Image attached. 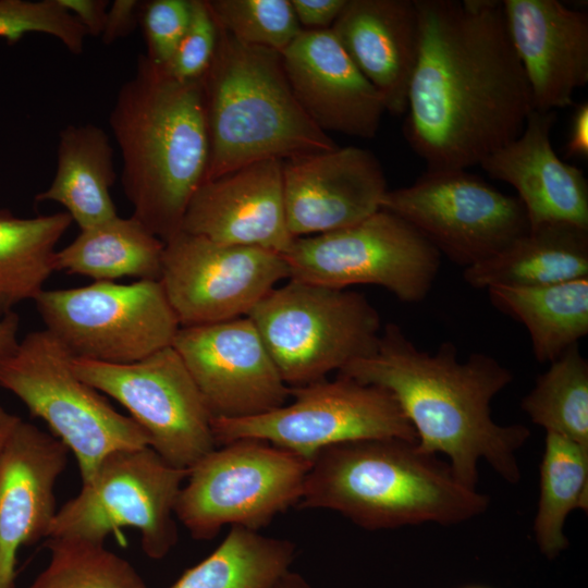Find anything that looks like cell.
<instances>
[{
    "label": "cell",
    "instance_id": "cell-1",
    "mask_svg": "<svg viewBox=\"0 0 588 588\" xmlns=\"http://www.w3.org/2000/svg\"><path fill=\"white\" fill-rule=\"evenodd\" d=\"M416 65L403 133L427 170L479 166L534 110L500 0H415Z\"/></svg>",
    "mask_w": 588,
    "mask_h": 588
},
{
    "label": "cell",
    "instance_id": "cell-2",
    "mask_svg": "<svg viewBox=\"0 0 588 588\" xmlns=\"http://www.w3.org/2000/svg\"><path fill=\"white\" fill-rule=\"evenodd\" d=\"M445 341L436 352L417 347L396 323H387L376 351L339 375L387 390L397 402L426 454H443L464 486L476 489L486 461L510 483L520 479L517 452L530 437L522 424L500 425L492 400L512 381V371L486 353L460 360Z\"/></svg>",
    "mask_w": 588,
    "mask_h": 588
},
{
    "label": "cell",
    "instance_id": "cell-3",
    "mask_svg": "<svg viewBox=\"0 0 588 588\" xmlns=\"http://www.w3.org/2000/svg\"><path fill=\"white\" fill-rule=\"evenodd\" d=\"M109 124L132 217L166 243L181 232L208 169L201 78L177 79L140 54L134 75L118 91Z\"/></svg>",
    "mask_w": 588,
    "mask_h": 588
},
{
    "label": "cell",
    "instance_id": "cell-4",
    "mask_svg": "<svg viewBox=\"0 0 588 588\" xmlns=\"http://www.w3.org/2000/svg\"><path fill=\"white\" fill-rule=\"evenodd\" d=\"M487 494L461 483L448 462L422 453L416 441H347L311 460L298 510H329L368 529L434 523L443 526L485 513Z\"/></svg>",
    "mask_w": 588,
    "mask_h": 588
},
{
    "label": "cell",
    "instance_id": "cell-5",
    "mask_svg": "<svg viewBox=\"0 0 588 588\" xmlns=\"http://www.w3.org/2000/svg\"><path fill=\"white\" fill-rule=\"evenodd\" d=\"M218 28L216 54L201 77L209 137L205 181L261 160L335 149L297 102L281 53L243 45Z\"/></svg>",
    "mask_w": 588,
    "mask_h": 588
},
{
    "label": "cell",
    "instance_id": "cell-6",
    "mask_svg": "<svg viewBox=\"0 0 588 588\" xmlns=\"http://www.w3.org/2000/svg\"><path fill=\"white\" fill-rule=\"evenodd\" d=\"M246 317L290 388L371 355L381 333L379 314L364 295L296 280L271 290Z\"/></svg>",
    "mask_w": 588,
    "mask_h": 588
},
{
    "label": "cell",
    "instance_id": "cell-7",
    "mask_svg": "<svg viewBox=\"0 0 588 588\" xmlns=\"http://www.w3.org/2000/svg\"><path fill=\"white\" fill-rule=\"evenodd\" d=\"M72 355L46 329L28 333L0 362V387L13 393L75 455L82 482L110 453L149 446L146 432L73 370Z\"/></svg>",
    "mask_w": 588,
    "mask_h": 588
},
{
    "label": "cell",
    "instance_id": "cell-8",
    "mask_svg": "<svg viewBox=\"0 0 588 588\" xmlns=\"http://www.w3.org/2000/svg\"><path fill=\"white\" fill-rule=\"evenodd\" d=\"M310 460L255 439L221 445L188 468L175 517L196 540L224 526L259 530L296 507Z\"/></svg>",
    "mask_w": 588,
    "mask_h": 588
},
{
    "label": "cell",
    "instance_id": "cell-9",
    "mask_svg": "<svg viewBox=\"0 0 588 588\" xmlns=\"http://www.w3.org/2000/svg\"><path fill=\"white\" fill-rule=\"evenodd\" d=\"M187 474L150 446L114 451L57 510L47 538L105 543L117 529L132 527L145 554L161 560L177 542L175 504Z\"/></svg>",
    "mask_w": 588,
    "mask_h": 588
},
{
    "label": "cell",
    "instance_id": "cell-10",
    "mask_svg": "<svg viewBox=\"0 0 588 588\" xmlns=\"http://www.w3.org/2000/svg\"><path fill=\"white\" fill-rule=\"evenodd\" d=\"M36 308L73 358L132 364L172 346L179 320L159 280L42 290Z\"/></svg>",
    "mask_w": 588,
    "mask_h": 588
},
{
    "label": "cell",
    "instance_id": "cell-11",
    "mask_svg": "<svg viewBox=\"0 0 588 588\" xmlns=\"http://www.w3.org/2000/svg\"><path fill=\"white\" fill-rule=\"evenodd\" d=\"M282 256L290 280L333 289L379 285L404 303L427 297L441 264L416 229L384 209L344 229L296 237Z\"/></svg>",
    "mask_w": 588,
    "mask_h": 588
},
{
    "label": "cell",
    "instance_id": "cell-12",
    "mask_svg": "<svg viewBox=\"0 0 588 588\" xmlns=\"http://www.w3.org/2000/svg\"><path fill=\"white\" fill-rule=\"evenodd\" d=\"M291 403L245 418H212L218 445L255 439L311 460L339 443L378 438L416 441V433L387 390L339 375L290 389Z\"/></svg>",
    "mask_w": 588,
    "mask_h": 588
},
{
    "label": "cell",
    "instance_id": "cell-13",
    "mask_svg": "<svg viewBox=\"0 0 588 588\" xmlns=\"http://www.w3.org/2000/svg\"><path fill=\"white\" fill-rule=\"evenodd\" d=\"M381 209L405 220L463 269L490 258L529 230L517 196L465 169L426 170L413 184L388 189Z\"/></svg>",
    "mask_w": 588,
    "mask_h": 588
},
{
    "label": "cell",
    "instance_id": "cell-14",
    "mask_svg": "<svg viewBox=\"0 0 588 588\" xmlns=\"http://www.w3.org/2000/svg\"><path fill=\"white\" fill-rule=\"evenodd\" d=\"M74 372L119 402L166 462L188 469L218 446L212 415L172 347L132 364L73 358Z\"/></svg>",
    "mask_w": 588,
    "mask_h": 588
},
{
    "label": "cell",
    "instance_id": "cell-15",
    "mask_svg": "<svg viewBox=\"0 0 588 588\" xmlns=\"http://www.w3.org/2000/svg\"><path fill=\"white\" fill-rule=\"evenodd\" d=\"M290 271L275 252L180 232L164 243L160 283L181 327L246 317Z\"/></svg>",
    "mask_w": 588,
    "mask_h": 588
},
{
    "label": "cell",
    "instance_id": "cell-16",
    "mask_svg": "<svg viewBox=\"0 0 588 588\" xmlns=\"http://www.w3.org/2000/svg\"><path fill=\"white\" fill-rule=\"evenodd\" d=\"M172 347L213 418L261 415L290 399L291 388L248 317L180 327Z\"/></svg>",
    "mask_w": 588,
    "mask_h": 588
},
{
    "label": "cell",
    "instance_id": "cell-17",
    "mask_svg": "<svg viewBox=\"0 0 588 588\" xmlns=\"http://www.w3.org/2000/svg\"><path fill=\"white\" fill-rule=\"evenodd\" d=\"M282 181L286 223L295 238L360 222L381 209L389 189L378 158L355 146L284 160Z\"/></svg>",
    "mask_w": 588,
    "mask_h": 588
},
{
    "label": "cell",
    "instance_id": "cell-18",
    "mask_svg": "<svg viewBox=\"0 0 588 588\" xmlns=\"http://www.w3.org/2000/svg\"><path fill=\"white\" fill-rule=\"evenodd\" d=\"M281 58L297 102L320 130L376 136L387 111L383 99L331 29L302 30Z\"/></svg>",
    "mask_w": 588,
    "mask_h": 588
},
{
    "label": "cell",
    "instance_id": "cell-19",
    "mask_svg": "<svg viewBox=\"0 0 588 588\" xmlns=\"http://www.w3.org/2000/svg\"><path fill=\"white\" fill-rule=\"evenodd\" d=\"M282 163L261 160L205 181L187 206L181 231L285 254L295 237L286 223Z\"/></svg>",
    "mask_w": 588,
    "mask_h": 588
},
{
    "label": "cell",
    "instance_id": "cell-20",
    "mask_svg": "<svg viewBox=\"0 0 588 588\" xmlns=\"http://www.w3.org/2000/svg\"><path fill=\"white\" fill-rule=\"evenodd\" d=\"M69 453L51 433L22 419L9 437L0 454V588H15L19 550L47 539Z\"/></svg>",
    "mask_w": 588,
    "mask_h": 588
},
{
    "label": "cell",
    "instance_id": "cell-21",
    "mask_svg": "<svg viewBox=\"0 0 588 588\" xmlns=\"http://www.w3.org/2000/svg\"><path fill=\"white\" fill-rule=\"evenodd\" d=\"M507 32L534 110L574 105L588 83V14L558 0H502Z\"/></svg>",
    "mask_w": 588,
    "mask_h": 588
},
{
    "label": "cell",
    "instance_id": "cell-22",
    "mask_svg": "<svg viewBox=\"0 0 588 588\" xmlns=\"http://www.w3.org/2000/svg\"><path fill=\"white\" fill-rule=\"evenodd\" d=\"M555 111L532 110L522 133L479 166L513 186L529 228L564 222L588 229V181L581 169L560 159L552 147Z\"/></svg>",
    "mask_w": 588,
    "mask_h": 588
},
{
    "label": "cell",
    "instance_id": "cell-23",
    "mask_svg": "<svg viewBox=\"0 0 588 588\" xmlns=\"http://www.w3.org/2000/svg\"><path fill=\"white\" fill-rule=\"evenodd\" d=\"M331 30L385 110L405 114L419 45L415 0H347Z\"/></svg>",
    "mask_w": 588,
    "mask_h": 588
},
{
    "label": "cell",
    "instance_id": "cell-24",
    "mask_svg": "<svg viewBox=\"0 0 588 588\" xmlns=\"http://www.w3.org/2000/svg\"><path fill=\"white\" fill-rule=\"evenodd\" d=\"M588 277V229L549 222L513 240L490 258L465 268L475 289L536 287Z\"/></svg>",
    "mask_w": 588,
    "mask_h": 588
},
{
    "label": "cell",
    "instance_id": "cell-25",
    "mask_svg": "<svg viewBox=\"0 0 588 588\" xmlns=\"http://www.w3.org/2000/svg\"><path fill=\"white\" fill-rule=\"evenodd\" d=\"M114 181L113 147L105 130L68 125L59 134L53 180L36 200L62 205L84 230L118 216L110 193Z\"/></svg>",
    "mask_w": 588,
    "mask_h": 588
},
{
    "label": "cell",
    "instance_id": "cell-26",
    "mask_svg": "<svg viewBox=\"0 0 588 588\" xmlns=\"http://www.w3.org/2000/svg\"><path fill=\"white\" fill-rule=\"evenodd\" d=\"M495 309L528 331L535 358L551 363L588 334V277L536 287L487 289Z\"/></svg>",
    "mask_w": 588,
    "mask_h": 588
},
{
    "label": "cell",
    "instance_id": "cell-27",
    "mask_svg": "<svg viewBox=\"0 0 588 588\" xmlns=\"http://www.w3.org/2000/svg\"><path fill=\"white\" fill-rule=\"evenodd\" d=\"M164 243L132 216H115L81 230L64 248L57 250L56 270L114 281L123 277L159 280Z\"/></svg>",
    "mask_w": 588,
    "mask_h": 588
},
{
    "label": "cell",
    "instance_id": "cell-28",
    "mask_svg": "<svg viewBox=\"0 0 588 588\" xmlns=\"http://www.w3.org/2000/svg\"><path fill=\"white\" fill-rule=\"evenodd\" d=\"M72 222L66 212L20 218L0 209V318L45 290L56 246Z\"/></svg>",
    "mask_w": 588,
    "mask_h": 588
},
{
    "label": "cell",
    "instance_id": "cell-29",
    "mask_svg": "<svg viewBox=\"0 0 588 588\" xmlns=\"http://www.w3.org/2000/svg\"><path fill=\"white\" fill-rule=\"evenodd\" d=\"M295 556L291 540L231 526L217 549L169 588H274Z\"/></svg>",
    "mask_w": 588,
    "mask_h": 588
},
{
    "label": "cell",
    "instance_id": "cell-30",
    "mask_svg": "<svg viewBox=\"0 0 588 588\" xmlns=\"http://www.w3.org/2000/svg\"><path fill=\"white\" fill-rule=\"evenodd\" d=\"M588 507V449L553 432H547L539 469V500L534 535L549 560L567 549L564 534L567 516Z\"/></svg>",
    "mask_w": 588,
    "mask_h": 588
},
{
    "label": "cell",
    "instance_id": "cell-31",
    "mask_svg": "<svg viewBox=\"0 0 588 588\" xmlns=\"http://www.w3.org/2000/svg\"><path fill=\"white\" fill-rule=\"evenodd\" d=\"M530 420L588 449V360L575 344L550 363L520 403Z\"/></svg>",
    "mask_w": 588,
    "mask_h": 588
},
{
    "label": "cell",
    "instance_id": "cell-32",
    "mask_svg": "<svg viewBox=\"0 0 588 588\" xmlns=\"http://www.w3.org/2000/svg\"><path fill=\"white\" fill-rule=\"evenodd\" d=\"M49 562L28 588H147L135 567L105 543L47 538Z\"/></svg>",
    "mask_w": 588,
    "mask_h": 588
},
{
    "label": "cell",
    "instance_id": "cell-33",
    "mask_svg": "<svg viewBox=\"0 0 588 588\" xmlns=\"http://www.w3.org/2000/svg\"><path fill=\"white\" fill-rule=\"evenodd\" d=\"M219 27L236 41L282 52L303 30L291 0H207Z\"/></svg>",
    "mask_w": 588,
    "mask_h": 588
},
{
    "label": "cell",
    "instance_id": "cell-34",
    "mask_svg": "<svg viewBox=\"0 0 588 588\" xmlns=\"http://www.w3.org/2000/svg\"><path fill=\"white\" fill-rule=\"evenodd\" d=\"M28 33L52 36L73 54L83 52L88 35L57 0H0V37L14 42Z\"/></svg>",
    "mask_w": 588,
    "mask_h": 588
},
{
    "label": "cell",
    "instance_id": "cell-35",
    "mask_svg": "<svg viewBox=\"0 0 588 588\" xmlns=\"http://www.w3.org/2000/svg\"><path fill=\"white\" fill-rule=\"evenodd\" d=\"M218 40L219 28L207 0H191L188 26L164 68L177 79H200L213 60Z\"/></svg>",
    "mask_w": 588,
    "mask_h": 588
},
{
    "label": "cell",
    "instance_id": "cell-36",
    "mask_svg": "<svg viewBox=\"0 0 588 588\" xmlns=\"http://www.w3.org/2000/svg\"><path fill=\"white\" fill-rule=\"evenodd\" d=\"M138 16L147 44L146 57L166 66L188 26L191 0L140 2Z\"/></svg>",
    "mask_w": 588,
    "mask_h": 588
},
{
    "label": "cell",
    "instance_id": "cell-37",
    "mask_svg": "<svg viewBox=\"0 0 588 588\" xmlns=\"http://www.w3.org/2000/svg\"><path fill=\"white\" fill-rule=\"evenodd\" d=\"M347 0H291L303 30L331 29Z\"/></svg>",
    "mask_w": 588,
    "mask_h": 588
},
{
    "label": "cell",
    "instance_id": "cell-38",
    "mask_svg": "<svg viewBox=\"0 0 588 588\" xmlns=\"http://www.w3.org/2000/svg\"><path fill=\"white\" fill-rule=\"evenodd\" d=\"M140 2L137 0H115L107 11L106 24L101 39L110 45L132 33L136 25V16Z\"/></svg>",
    "mask_w": 588,
    "mask_h": 588
},
{
    "label": "cell",
    "instance_id": "cell-39",
    "mask_svg": "<svg viewBox=\"0 0 588 588\" xmlns=\"http://www.w3.org/2000/svg\"><path fill=\"white\" fill-rule=\"evenodd\" d=\"M85 28L88 35L101 36L107 17V0H57Z\"/></svg>",
    "mask_w": 588,
    "mask_h": 588
},
{
    "label": "cell",
    "instance_id": "cell-40",
    "mask_svg": "<svg viewBox=\"0 0 588 588\" xmlns=\"http://www.w3.org/2000/svg\"><path fill=\"white\" fill-rule=\"evenodd\" d=\"M567 158L588 157V102L584 101L575 107L572 114L567 139L565 144Z\"/></svg>",
    "mask_w": 588,
    "mask_h": 588
},
{
    "label": "cell",
    "instance_id": "cell-41",
    "mask_svg": "<svg viewBox=\"0 0 588 588\" xmlns=\"http://www.w3.org/2000/svg\"><path fill=\"white\" fill-rule=\"evenodd\" d=\"M20 317L14 311L0 318V362L10 357L20 343Z\"/></svg>",
    "mask_w": 588,
    "mask_h": 588
},
{
    "label": "cell",
    "instance_id": "cell-42",
    "mask_svg": "<svg viewBox=\"0 0 588 588\" xmlns=\"http://www.w3.org/2000/svg\"><path fill=\"white\" fill-rule=\"evenodd\" d=\"M21 418L7 411L0 403V454Z\"/></svg>",
    "mask_w": 588,
    "mask_h": 588
},
{
    "label": "cell",
    "instance_id": "cell-43",
    "mask_svg": "<svg viewBox=\"0 0 588 588\" xmlns=\"http://www.w3.org/2000/svg\"><path fill=\"white\" fill-rule=\"evenodd\" d=\"M274 588H311V586L301 574L290 571Z\"/></svg>",
    "mask_w": 588,
    "mask_h": 588
},
{
    "label": "cell",
    "instance_id": "cell-44",
    "mask_svg": "<svg viewBox=\"0 0 588 588\" xmlns=\"http://www.w3.org/2000/svg\"><path fill=\"white\" fill-rule=\"evenodd\" d=\"M468 588H487V587H481V586H473V587H468Z\"/></svg>",
    "mask_w": 588,
    "mask_h": 588
}]
</instances>
